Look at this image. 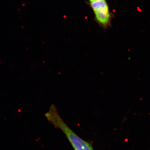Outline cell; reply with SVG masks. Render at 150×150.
<instances>
[{
    "mask_svg": "<svg viewBox=\"0 0 150 150\" xmlns=\"http://www.w3.org/2000/svg\"><path fill=\"white\" fill-rule=\"evenodd\" d=\"M96 1V0H89V1L90 2H91L93 1Z\"/></svg>",
    "mask_w": 150,
    "mask_h": 150,
    "instance_id": "obj_3",
    "label": "cell"
},
{
    "mask_svg": "<svg viewBox=\"0 0 150 150\" xmlns=\"http://www.w3.org/2000/svg\"><path fill=\"white\" fill-rule=\"evenodd\" d=\"M45 116L51 124L64 133L74 150H94L90 144L78 136L65 123L54 105L50 106Z\"/></svg>",
    "mask_w": 150,
    "mask_h": 150,
    "instance_id": "obj_1",
    "label": "cell"
},
{
    "mask_svg": "<svg viewBox=\"0 0 150 150\" xmlns=\"http://www.w3.org/2000/svg\"><path fill=\"white\" fill-rule=\"evenodd\" d=\"M89 4L97 23L103 29L110 27L112 17L106 0H96Z\"/></svg>",
    "mask_w": 150,
    "mask_h": 150,
    "instance_id": "obj_2",
    "label": "cell"
}]
</instances>
